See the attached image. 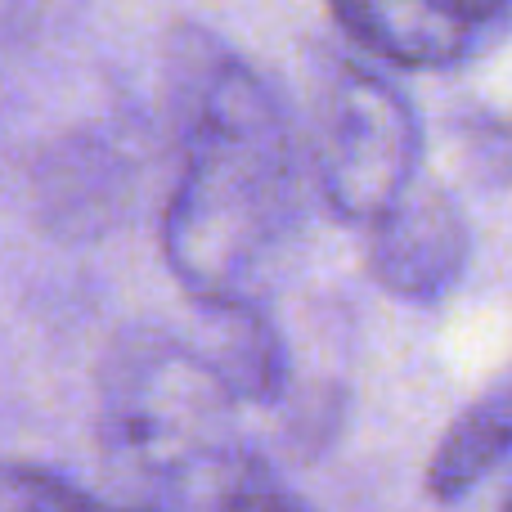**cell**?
<instances>
[{"label": "cell", "mask_w": 512, "mask_h": 512, "mask_svg": "<svg viewBox=\"0 0 512 512\" xmlns=\"http://www.w3.org/2000/svg\"><path fill=\"white\" fill-rule=\"evenodd\" d=\"M180 176L162 256L203 310L261 306L306 212V158L274 86L203 27L176 32L171 63Z\"/></svg>", "instance_id": "cell-1"}, {"label": "cell", "mask_w": 512, "mask_h": 512, "mask_svg": "<svg viewBox=\"0 0 512 512\" xmlns=\"http://www.w3.org/2000/svg\"><path fill=\"white\" fill-rule=\"evenodd\" d=\"M234 400L194 342L140 328L113 346L99 387L104 454L149 499L189 486L239 445Z\"/></svg>", "instance_id": "cell-2"}, {"label": "cell", "mask_w": 512, "mask_h": 512, "mask_svg": "<svg viewBox=\"0 0 512 512\" xmlns=\"http://www.w3.org/2000/svg\"><path fill=\"white\" fill-rule=\"evenodd\" d=\"M423 171V122L409 95L360 59H333L315 108V185L351 225H378Z\"/></svg>", "instance_id": "cell-3"}, {"label": "cell", "mask_w": 512, "mask_h": 512, "mask_svg": "<svg viewBox=\"0 0 512 512\" xmlns=\"http://www.w3.org/2000/svg\"><path fill=\"white\" fill-rule=\"evenodd\" d=\"M369 270L391 297L436 306L468 270L472 230L450 189L418 180L378 225H369Z\"/></svg>", "instance_id": "cell-4"}, {"label": "cell", "mask_w": 512, "mask_h": 512, "mask_svg": "<svg viewBox=\"0 0 512 512\" xmlns=\"http://www.w3.org/2000/svg\"><path fill=\"white\" fill-rule=\"evenodd\" d=\"M351 41L396 68H450L468 63L504 36L508 5H333Z\"/></svg>", "instance_id": "cell-5"}, {"label": "cell", "mask_w": 512, "mask_h": 512, "mask_svg": "<svg viewBox=\"0 0 512 512\" xmlns=\"http://www.w3.org/2000/svg\"><path fill=\"white\" fill-rule=\"evenodd\" d=\"M207 324L198 337V355L207 369L221 378L225 396L234 405H274L288 391V346L279 328L265 319L261 306H234V310H203Z\"/></svg>", "instance_id": "cell-6"}, {"label": "cell", "mask_w": 512, "mask_h": 512, "mask_svg": "<svg viewBox=\"0 0 512 512\" xmlns=\"http://www.w3.org/2000/svg\"><path fill=\"white\" fill-rule=\"evenodd\" d=\"M512 445V400L508 382L495 378L459 418L427 459V495L436 504H463L490 472L504 463Z\"/></svg>", "instance_id": "cell-7"}]
</instances>
